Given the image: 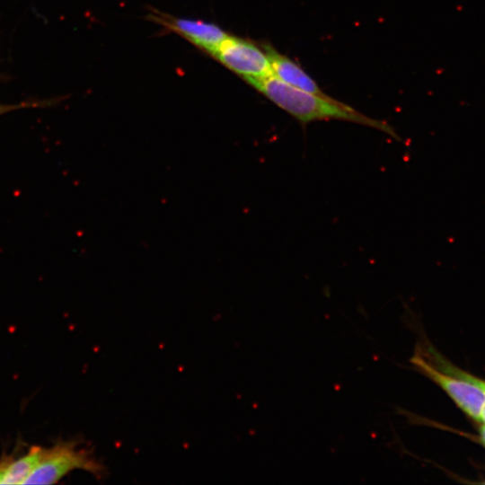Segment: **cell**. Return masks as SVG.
<instances>
[{
  "instance_id": "7c38bea8",
  "label": "cell",
  "mask_w": 485,
  "mask_h": 485,
  "mask_svg": "<svg viewBox=\"0 0 485 485\" xmlns=\"http://www.w3.org/2000/svg\"><path fill=\"white\" fill-rule=\"evenodd\" d=\"M481 437L482 443L485 445V426H483L481 429Z\"/></svg>"
},
{
  "instance_id": "9c48e42d",
  "label": "cell",
  "mask_w": 485,
  "mask_h": 485,
  "mask_svg": "<svg viewBox=\"0 0 485 485\" xmlns=\"http://www.w3.org/2000/svg\"><path fill=\"white\" fill-rule=\"evenodd\" d=\"M12 462L13 458L10 456H5L0 461V484H2L4 477Z\"/></svg>"
},
{
  "instance_id": "3957f363",
  "label": "cell",
  "mask_w": 485,
  "mask_h": 485,
  "mask_svg": "<svg viewBox=\"0 0 485 485\" xmlns=\"http://www.w3.org/2000/svg\"><path fill=\"white\" fill-rule=\"evenodd\" d=\"M410 362L416 369L437 384L471 418L480 419L485 404V392L476 384L436 367L419 351Z\"/></svg>"
},
{
  "instance_id": "5b68a950",
  "label": "cell",
  "mask_w": 485,
  "mask_h": 485,
  "mask_svg": "<svg viewBox=\"0 0 485 485\" xmlns=\"http://www.w3.org/2000/svg\"><path fill=\"white\" fill-rule=\"evenodd\" d=\"M157 21L172 31L180 33L196 46L213 54L228 35L217 25L202 21L156 17Z\"/></svg>"
},
{
  "instance_id": "277c9868",
  "label": "cell",
  "mask_w": 485,
  "mask_h": 485,
  "mask_svg": "<svg viewBox=\"0 0 485 485\" xmlns=\"http://www.w3.org/2000/svg\"><path fill=\"white\" fill-rule=\"evenodd\" d=\"M212 55L245 80L272 74L265 49L246 40L228 36Z\"/></svg>"
},
{
  "instance_id": "52a82bcc",
  "label": "cell",
  "mask_w": 485,
  "mask_h": 485,
  "mask_svg": "<svg viewBox=\"0 0 485 485\" xmlns=\"http://www.w3.org/2000/svg\"><path fill=\"white\" fill-rule=\"evenodd\" d=\"M44 449L40 446H32L27 454L13 461L2 484H24L25 481L39 466L44 454Z\"/></svg>"
},
{
  "instance_id": "7a4b0ae2",
  "label": "cell",
  "mask_w": 485,
  "mask_h": 485,
  "mask_svg": "<svg viewBox=\"0 0 485 485\" xmlns=\"http://www.w3.org/2000/svg\"><path fill=\"white\" fill-rule=\"evenodd\" d=\"M81 469L100 477L104 467L84 448H78L74 442H59L44 449L43 457L24 484H53L68 472Z\"/></svg>"
},
{
  "instance_id": "8fae6325",
  "label": "cell",
  "mask_w": 485,
  "mask_h": 485,
  "mask_svg": "<svg viewBox=\"0 0 485 485\" xmlns=\"http://www.w3.org/2000/svg\"><path fill=\"white\" fill-rule=\"evenodd\" d=\"M479 420L482 421L485 424V404L481 410Z\"/></svg>"
},
{
  "instance_id": "8992f818",
  "label": "cell",
  "mask_w": 485,
  "mask_h": 485,
  "mask_svg": "<svg viewBox=\"0 0 485 485\" xmlns=\"http://www.w3.org/2000/svg\"><path fill=\"white\" fill-rule=\"evenodd\" d=\"M269 57L272 74L282 82L297 89L327 96L317 83L295 61L278 53L270 46L264 48Z\"/></svg>"
},
{
  "instance_id": "30bf717a",
  "label": "cell",
  "mask_w": 485,
  "mask_h": 485,
  "mask_svg": "<svg viewBox=\"0 0 485 485\" xmlns=\"http://www.w3.org/2000/svg\"><path fill=\"white\" fill-rule=\"evenodd\" d=\"M21 106H13V105H0V115L4 113V112H7L9 110H14V109H18L20 108Z\"/></svg>"
},
{
  "instance_id": "6da1fadb",
  "label": "cell",
  "mask_w": 485,
  "mask_h": 485,
  "mask_svg": "<svg viewBox=\"0 0 485 485\" xmlns=\"http://www.w3.org/2000/svg\"><path fill=\"white\" fill-rule=\"evenodd\" d=\"M245 81L300 122L344 120L371 127L400 139L387 123L369 118L329 95L321 96L293 87L273 74Z\"/></svg>"
},
{
  "instance_id": "ba28073f",
  "label": "cell",
  "mask_w": 485,
  "mask_h": 485,
  "mask_svg": "<svg viewBox=\"0 0 485 485\" xmlns=\"http://www.w3.org/2000/svg\"><path fill=\"white\" fill-rule=\"evenodd\" d=\"M435 356V363H432L436 367L439 368L442 371L452 374L454 375L460 376L481 388L485 392V381L481 380L477 377H474L465 372H463L459 369L454 368V366L446 364L443 359H441L437 355Z\"/></svg>"
}]
</instances>
